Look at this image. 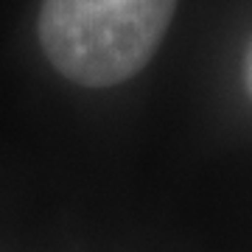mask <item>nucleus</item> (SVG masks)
<instances>
[{
    "label": "nucleus",
    "instance_id": "1",
    "mask_svg": "<svg viewBox=\"0 0 252 252\" xmlns=\"http://www.w3.org/2000/svg\"><path fill=\"white\" fill-rule=\"evenodd\" d=\"M174 9L177 0H45L39 42L64 79L109 87L152 59Z\"/></svg>",
    "mask_w": 252,
    "mask_h": 252
},
{
    "label": "nucleus",
    "instance_id": "2",
    "mask_svg": "<svg viewBox=\"0 0 252 252\" xmlns=\"http://www.w3.org/2000/svg\"><path fill=\"white\" fill-rule=\"evenodd\" d=\"M244 73H247V87H250V95H252V45L247 51V62H244Z\"/></svg>",
    "mask_w": 252,
    "mask_h": 252
}]
</instances>
